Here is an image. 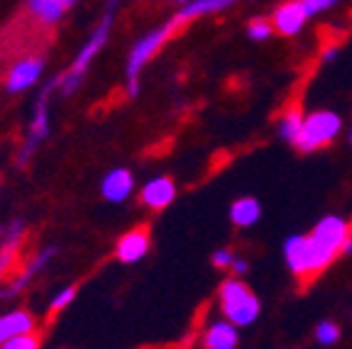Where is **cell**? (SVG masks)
Listing matches in <instances>:
<instances>
[{
	"instance_id": "6da1fadb",
	"label": "cell",
	"mask_w": 352,
	"mask_h": 349,
	"mask_svg": "<svg viewBox=\"0 0 352 349\" xmlns=\"http://www.w3.org/2000/svg\"><path fill=\"white\" fill-rule=\"evenodd\" d=\"M350 237V225L347 220L328 215L323 218L311 235H296L289 237L284 245L286 264L296 276H316L338 257Z\"/></svg>"
},
{
	"instance_id": "7a4b0ae2",
	"label": "cell",
	"mask_w": 352,
	"mask_h": 349,
	"mask_svg": "<svg viewBox=\"0 0 352 349\" xmlns=\"http://www.w3.org/2000/svg\"><path fill=\"white\" fill-rule=\"evenodd\" d=\"M110 22H113V8H108V12L103 15V20H100V25L96 27V32L88 37V42L81 47V52L76 54L74 64L69 66V71H64L59 76V93L64 95V98H69V95L76 93V88L81 86L83 76H86L88 66L94 64L96 54H98V52L103 49V44L108 42Z\"/></svg>"
},
{
	"instance_id": "3957f363",
	"label": "cell",
	"mask_w": 352,
	"mask_h": 349,
	"mask_svg": "<svg viewBox=\"0 0 352 349\" xmlns=\"http://www.w3.org/2000/svg\"><path fill=\"white\" fill-rule=\"evenodd\" d=\"M220 311L237 328H248L259 317V298L242 284L240 278H228L218 291Z\"/></svg>"
},
{
	"instance_id": "277c9868",
	"label": "cell",
	"mask_w": 352,
	"mask_h": 349,
	"mask_svg": "<svg viewBox=\"0 0 352 349\" xmlns=\"http://www.w3.org/2000/svg\"><path fill=\"white\" fill-rule=\"evenodd\" d=\"M179 27H182V22L176 20V17H171V20H166L164 25H162V27L152 30V32L144 34L140 42H135V47H132V52H130V59H127V83H130V95H138L140 71L144 69V64H147V61L152 59L166 42H169V37Z\"/></svg>"
},
{
	"instance_id": "5b68a950",
	"label": "cell",
	"mask_w": 352,
	"mask_h": 349,
	"mask_svg": "<svg viewBox=\"0 0 352 349\" xmlns=\"http://www.w3.org/2000/svg\"><path fill=\"white\" fill-rule=\"evenodd\" d=\"M342 120L338 113H330V110H316V113L306 115L301 127V135L296 137V147L301 152H316V149L325 147L340 135Z\"/></svg>"
},
{
	"instance_id": "8992f818",
	"label": "cell",
	"mask_w": 352,
	"mask_h": 349,
	"mask_svg": "<svg viewBox=\"0 0 352 349\" xmlns=\"http://www.w3.org/2000/svg\"><path fill=\"white\" fill-rule=\"evenodd\" d=\"M54 88H59V78L50 81L42 88V93H39L37 108H34L32 122H30V130H28V139H25V144H22L20 154H17V161H20V164L30 161L34 149L50 137V93L54 91Z\"/></svg>"
},
{
	"instance_id": "52a82bcc",
	"label": "cell",
	"mask_w": 352,
	"mask_h": 349,
	"mask_svg": "<svg viewBox=\"0 0 352 349\" xmlns=\"http://www.w3.org/2000/svg\"><path fill=\"white\" fill-rule=\"evenodd\" d=\"M308 10L303 5V0H289L284 5H279L272 15V22H274V32L284 34V37H292V34H298L301 27L308 20Z\"/></svg>"
},
{
	"instance_id": "ba28073f",
	"label": "cell",
	"mask_w": 352,
	"mask_h": 349,
	"mask_svg": "<svg viewBox=\"0 0 352 349\" xmlns=\"http://www.w3.org/2000/svg\"><path fill=\"white\" fill-rule=\"evenodd\" d=\"M42 71H44V61L42 59H22V61H17V64L10 69V74H8L6 91L8 93L28 91V88H32L34 83L39 81Z\"/></svg>"
},
{
	"instance_id": "9c48e42d",
	"label": "cell",
	"mask_w": 352,
	"mask_h": 349,
	"mask_svg": "<svg viewBox=\"0 0 352 349\" xmlns=\"http://www.w3.org/2000/svg\"><path fill=\"white\" fill-rule=\"evenodd\" d=\"M149 251V232L147 229H130L118 240L116 245V257L122 264H135L140 259H144V254Z\"/></svg>"
},
{
	"instance_id": "30bf717a",
	"label": "cell",
	"mask_w": 352,
	"mask_h": 349,
	"mask_svg": "<svg viewBox=\"0 0 352 349\" xmlns=\"http://www.w3.org/2000/svg\"><path fill=\"white\" fill-rule=\"evenodd\" d=\"M135 188V179L127 169H113L100 181V193L108 203H122Z\"/></svg>"
},
{
	"instance_id": "8fae6325",
	"label": "cell",
	"mask_w": 352,
	"mask_h": 349,
	"mask_svg": "<svg viewBox=\"0 0 352 349\" xmlns=\"http://www.w3.org/2000/svg\"><path fill=\"white\" fill-rule=\"evenodd\" d=\"M174 196H176V185H174V181L166 179V176H160V179L144 183L142 193H140L142 203L147 207H152V210H162V207H166L171 201H174Z\"/></svg>"
},
{
	"instance_id": "7c38bea8",
	"label": "cell",
	"mask_w": 352,
	"mask_h": 349,
	"mask_svg": "<svg viewBox=\"0 0 352 349\" xmlns=\"http://www.w3.org/2000/svg\"><path fill=\"white\" fill-rule=\"evenodd\" d=\"M74 5L76 0H28L30 15L44 25H56Z\"/></svg>"
},
{
	"instance_id": "4fadbf2b",
	"label": "cell",
	"mask_w": 352,
	"mask_h": 349,
	"mask_svg": "<svg viewBox=\"0 0 352 349\" xmlns=\"http://www.w3.org/2000/svg\"><path fill=\"white\" fill-rule=\"evenodd\" d=\"M232 3L235 0H186V3H182V8H179V12L174 17L182 25H186V22H193L204 15H213V12L226 10Z\"/></svg>"
},
{
	"instance_id": "5bb4252c",
	"label": "cell",
	"mask_w": 352,
	"mask_h": 349,
	"mask_svg": "<svg viewBox=\"0 0 352 349\" xmlns=\"http://www.w3.org/2000/svg\"><path fill=\"white\" fill-rule=\"evenodd\" d=\"M32 328H34L32 315L25 311H12L8 315H3L0 317V347H6L17 335L32 333Z\"/></svg>"
},
{
	"instance_id": "9a60e30c",
	"label": "cell",
	"mask_w": 352,
	"mask_h": 349,
	"mask_svg": "<svg viewBox=\"0 0 352 349\" xmlns=\"http://www.w3.org/2000/svg\"><path fill=\"white\" fill-rule=\"evenodd\" d=\"M204 344L208 349H232L237 344V325L226 320H215L208 330H206Z\"/></svg>"
},
{
	"instance_id": "2e32d148",
	"label": "cell",
	"mask_w": 352,
	"mask_h": 349,
	"mask_svg": "<svg viewBox=\"0 0 352 349\" xmlns=\"http://www.w3.org/2000/svg\"><path fill=\"white\" fill-rule=\"evenodd\" d=\"M54 254H56V247H52V245H50V247H44V249L39 251L37 257H34L32 262L28 264V269H25V271H22L20 281H12V286H10V289H8V291H3V293H0V295H6V298H8V295H15V293H20V291L30 284V278H32L34 273H39V271H42V269L47 267V262H50V259L54 257Z\"/></svg>"
},
{
	"instance_id": "e0dca14e",
	"label": "cell",
	"mask_w": 352,
	"mask_h": 349,
	"mask_svg": "<svg viewBox=\"0 0 352 349\" xmlns=\"http://www.w3.org/2000/svg\"><path fill=\"white\" fill-rule=\"evenodd\" d=\"M22 229H25L22 220H12L10 227H8V235H6V240H3V247H0V276L6 273V269L12 264V259H15L17 249H20Z\"/></svg>"
},
{
	"instance_id": "ac0fdd59",
	"label": "cell",
	"mask_w": 352,
	"mask_h": 349,
	"mask_svg": "<svg viewBox=\"0 0 352 349\" xmlns=\"http://www.w3.org/2000/svg\"><path fill=\"white\" fill-rule=\"evenodd\" d=\"M259 215H262V207H259V201H254V198H240L230 207V220L237 227H252L259 220Z\"/></svg>"
},
{
	"instance_id": "d6986e66",
	"label": "cell",
	"mask_w": 352,
	"mask_h": 349,
	"mask_svg": "<svg viewBox=\"0 0 352 349\" xmlns=\"http://www.w3.org/2000/svg\"><path fill=\"white\" fill-rule=\"evenodd\" d=\"M303 120H306V115L301 113L298 108L289 110V113L281 117L279 122V135L284 137L286 142H296V137L301 135V127H303Z\"/></svg>"
},
{
	"instance_id": "ffe728a7",
	"label": "cell",
	"mask_w": 352,
	"mask_h": 349,
	"mask_svg": "<svg viewBox=\"0 0 352 349\" xmlns=\"http://www.w3.org/2000/svg\"><path fill=\"white\" fill-rule=\"evenodd\" d=\"M272 32H274V22L267 20V17H254V20H250L248 34H250V39H254V42L270 39Z\"/></svg>"
},
{
	"instance_id": "44dd1931",
	"label": "cell",
	"mask_w": 352,
	"mask_h": 349,
	"mask_svg": "<svg viewBox=\"0 0 352 349\" xmlns=\"http://www.w3.org/2000/svg\"><path fill=\"white\" fill-rule=\"evenodd\" d=\"M338 337H340V328H338L336 322H320L318 328H316V339L320 344H333L338 342Z\"/></svg>"
},
{
	"instance_id": "7402d4cb",
	"label": "cell",
	"mask_w": 352,
	"mask_h": 349,
	"mask_svg": "<svg viewBox=\"0 0 352 349\" xmlns=\"http://www.w3.org/2000/svg\"><path fill=\"white\" fill-rule=\"evenodd\" d=\"M76 298V286H66V289H61L59 293L52 298V306H50V311L52 313H59V311H64L72 300Z\"/></svg>"
},
{
	"instance_id": "603a6c76",
	"label": "cell",
	"mask_w": 352,
	"mask_h": 349,
	"mask_svg": "<svg viewBox=\"0 0 352 349\" xmlns=\"http://www.w3.org/2000/svg\"><path fill=\"white\" fill-rule=\"evenodd\" d=\"M37 347H39V339L34 337L32 333L17 335V337H12L10 342L6 344V349H37Z\"/></svg>"
},
{
	"instance_id": "cb8c5ba5",
	"label": "cell",
	"mask_w": 352,
	"mask_h": 349,
	"mask_svg": "<svg viewBox=\"0 0 352 349\" xmlns=\"http://www.w3.org/2000/svg\"><path fill=\"white\" fill-rule=\"evenodd\" d=\"M338 3H340V0H303V5H306V10L311 17L318 15V12H323V10H330V8L338 5Z\"/></svg>"
},
{
	"instance_id": "d4e9b609",
	"label": "cell",
	"mask_w": 352,
	"mask_h": 349,
	"mask_svg": "<svg viewBox=\"0 0 352 349\" xmlns=\"http://www.w3.org/2000/svg\"><path fill=\"white\" fill-rule=\"evenodd\" d=\"M210 262H213V267H218V269H228V267H232L235 257H232L230 249H215L213 257H210Z\"/></svg>"
},
{
	"instance_id": "484cf974",
	"label": "cell",
	"mask_w": 352,
	"mask_h": 349,
	"mask_svg": "<svg viewBox=\"0 0 352 349\" xmlns=\"http://www.w3.org/2000/svg\"><path fill=\"white\" fill-rule=\"evenodd\" d=\"M230 269H232V273H235V276H242V273H248V262H242V259H235Z\"/></svg>"
},
{
	"instance_id": "4316f807",
	"label": "cell",
	"mask_w": 352,
	"mask_h": 349,
	"mask_svg": "<svg viewBox=\"0 0 352 349\" xmlns=\"http://www.w3.org/2000/svg\"><path fill=\"white\" fill-rule=\"evenodd\" d=\"M336 56H338V49H325V52H323V59H325V61H333Z\"/></svg>"
},
{
	"instance_id": "83f0119b",
	"label": "cell",
	"mask_w": 352,
	"mask_h": 349,
	"mask_svg": "<svg viewBox=\"0 0 352 349\" xmlns=\"http://www.w3.org/2000/svg\"><path fill=\"white\" fill-rule=\"evenodd\" d=\"M342 251H352V235L347 237V242H345V247H342Z\"/></svg>"
},
{
	"instance_id": "f1b7e54d",
	"label": "cell",
	"mask_w": 352,
	"mask_h": 349,
	"mask_svg": "<svg viewBox=\"0 0 352 349\" xmlns=\"http://www.w3.org/2000/svg\"><path fill=\"white\" fill-rule=\"evenodd\" d=\"M116 3H118V0H110V8H116ZM174 3H179V5H182V3H186V0H174Z\"/></svg>"
},
{
	"instance_id": "f546056e",
	"label": "cell",
	"mask_w": 352,
	"mask_h": 349,
	"mask_svg": "<svg viewBox=\"0 0 352 349\" xmlns=\"http://www.w3.org/2000/svg\"><path fill=\"white\" fill-rule=\"evenodd\" d=\"M0 237H3V227H0Z\"/></svg>"
},
{
	"instance_id": "4dcf8cb0",
	"label": "cell",
	"mask_w": 352,
	"mask_h": 349,
	"mask_svg": "<svg viewBox=\"0 0 352 349\" xmlns=\"http://www.w3.org/2000/svg\"><path fill=\"white\" fill-rule=\"evenodd\" d=\"M350 139H352V130H350Z\"/></svg>"
}]
</instances>
